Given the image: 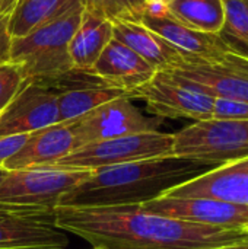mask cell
Masks as SVG:
<instances>
[{"label":"cell","mask_w":248,"mask_h":249,"mask_svg":"<svg viewBox=\"0 0 248 249\" xmlns=\"http://www.w3.org/2000/svg\"><path fill=\"white\" fill-rule=\"evenodd\" d=\"M75 150L70 123H57L29 134L22 149L3 165L6 171L41 168L57 162Z\"/></svg>","instance_id":"obj_15"},{"label":"cell","mask_w":248,"mask_h":249,"mask_svg":"<svg viewBox=\"0 0 248 249\" xmlns=\"http://www.w3.org/2000/svg\"><path fill=\"white\" fill-rule=\"evenodd\" d=\"M221 166L218 162L162 156L92 171L61 197L58 206L108 207L143 204L174 187Z\"/></svg>","instance_id":"obj_2"},{"label":"cell","mask_w":248,"mask_h":249,"mask_svg":"<svg viewBox=\"0 0 248 249\" xmlns=\"http://www.w3.org/2000/svg\"><path fill=\"white\" fill-rule=\"evenodd\" d=\"M121 96H130L129 92L111 86H91L58 93V123H69L88 114L89 111Z\"/></svg>","instance_id":"obj_21"},{"label":"cell","mask_w":248,"mask_h":249,"mask_svg":"<svg viewBox=\"0 0 248 249\" xmlns=\"http://www.w3.org/2000/svg\"><path fill=\"white\" fill-rule=\"evenodd\" d=\"M172 149L174 134L161 131L137 133L80 146L57 162L41 168L96 171L136 160L174 156Z\"/></svg>","instance_id":"obj_4"},{"label":"cell","mask_w":248,"mask_h":249,"mask_svg":"<svg viewBox=\"0 0 248 249\" xmlns=\"http://www.w3.org/2000/svg\"><path fill=\"white\" fill-rule=\"evenodd\" d=\"M140 206L153 214L225 229H243L248 220V206L225 203L215 198H175L161 196Z\"/></svg>","instance_id":"obj_12"},{"label":"cell","mask_w":248,"mask_h":249,"mask_svg":"<svg viewBox=\"0 0 248 249\" xmlns=\"http://www.w3.org/2000/svg\"><path fill=\"white\" fill-rule=\"evenodd\" d=\"M224 13L218 36L229 53L248 58V0H224Z\"/></svg>","instance_id":"obj_22"},{"label":"cell","mask_w":248,"mask_h":249,"mask_svg":"<svg viewBox=\"0 0 248 249\" xmlns=\"http://www.w3.org/2000/svg\"><path fill=\"white\" fill-rule=\"evenodd\" d=\"M243 229H244V231H246V232L248 233V220L246 222V225H244V228H243Z\"/></svg>","instance_id":"obj_32"},{"label":"cell","mask_w":248,"mask_h":249,"mask_svg":"<svg viewBox=\"0 0 248 249\" xmlns=\"http://www.w3.org/2000/svg\"><path fill=\"white\" fill-rule=\"evenodd\" d=\"M69 244L54 209L0 203V249H66Z\"/></svg>","instance_id":"obj_7"},{"label":"cell","mask_w":248,"mask_h":249,"mask_svg":"<svg viewBox=\"0 0 248 249\" xmlns=\"http://www.w3.org/2000/svg\"><path fill=\"white\" fill-rule=\"evenodd\" d=\"M212 249H248V241L237 242V244H231V245H224V247H218V248Z\"/></svg>","instance_id":"obj_29"},{"label":"cell","mask_w":248,"mask_h":249,"mask_svg":"<svg viewBox=\"0 0 248 249\" xmlns=\"http://www.w3.org/2000/svg\"><path fill=\"white\" fill-rule=\"evenodd\" d=\"M212 118L248 121V102L215 98L213 109H212Z\"/></svg>","instance_id":"obj_25"},{"label":"cell","mask_w":248,"mask_h":249,"mask_svg":"<svg viewBox=\"0 0 248 249\" xmlns=\"http://www.w3.org/2000/svg\"><path fill=\"white\" fill-rule=\"evenodd\" d=\"M143 15H148V16H152V18H165V16H170L168 13V4L162 0H152V1H148L146 6H145V13Z\"/></svg>","instance_id":"obj_28"},{"label":"cell","mask_w":248,"mask_h":249,"mask_svg":"<svg viewBox=\"0 0 248 249\" xmlns=\"http://www.w3.org/2000/svg\"><path fill=\"white\" fill-rule=\"evenodd\" d=\"M89 73L102 80L107 86L118 88L130 93L149 82L156 74V70L127 45L113 38Z\"/></svg>","instance_id":"obj_14"},{"label":"cell","mask_w":248,"mask_h":249,"mask_svg":"<svg viewBox=\"0 0 248 249\" xmlns=\"http://www.w3.org/2000/svg\"><path fill=\"white\" fill-rule=\"evenodd\" d=\"M25 79L20 67L16 63L0 64V111L7 107V104L15 98L23 85Z\"/></svg>","instance_id":"obj_24"},{"label":"cell","mask_w":248,"mask_h":249,"mask_svg":"<svg viewBox=\"0 0 248 249\" xmlns=\"http://www.w3.org/2000/svg\"><path fill=\"white\" fill-rule=\"evenodd\" d=\"M111 39L113 22L83 9L80 22L69 44V54L73 69L89 73Z\"/></svg>","instance_id":"obj_18"},{"label":"cell","mask_w":248,"mask_h":249,"mask_svg":"<svg viewBox=\"0 0 248 249\" xmlns=\"http://www.w3.org/2000/svg\"><path fill=\"white\" fill-rule=\"evenodd\" d=\"M56 225L99 249H212L248 241L244 229L183 222L140 204L54 209Z\"/></svg>","instance_id":"obj_1"},{"label":"cell","mask_w":248,"mask_h":249,"mask_svg":"<svg viewBox=\"0 0 248 249\" xmlns=\"http://www.w3.org/2000/svg\"><path fill=\"white\" fill-rule=\"evenodd\" d=\"M148 1H152V0H146V3H148Z\"/></svg>","instance_id":"obj_34"},{"label":"cell","mask_w":248,"mask_h":249,"mask_svg":"<svg viewBox=\"0 0 248 249\" xmlns=\"http://www.w3.org/2000/svg\"><path fill=\"white\" fill-rule=\"evenodd\" d=\"M69 123L75 136V149H77L101 140L159 131L162 118L145 115L130 96H121Z\"/></svg>","instance_id":"obj_9"},{"label":"cell","mask_w":248,"mask_h":249,"mask_svg":"<svg viewBox=\"0 0 248 249\" xmlns=\"http://www.w3.org/2000/svg\"><path fill=\"white\" fill-rule=\"evenodd\" d=\"M140 23L167 39L186 58H199L206 61L219 60L229 53L227 45L221 41L218 34H206L181 25L170 16L152 18L143 15Z\"/></svg>","instance_id":"obj_16"},{"label":"cell","mask_w":248,"mask_h":249,"mask_svg":"<svg viewBox=\"0 0 248 249\" xmlns=\"http://www.w3.org/2000/svg\"><path fill=\"white\" fill-rule=\"evenodd\" d=\"M130 98L146 102L148 111L159 118H189L203 121L212 118L215 98L172 80L167 73L156 74L130 92Z\"/></svg>","instance_id":"obj_10"},{"label":"cell","mask_w":248,"mask_h":249,"mask_svg":"<svg viewBox=\"0 0 248 249\" xmlns=\"http://www.w3.org/2000/svg\"><path fill=\"white\" fill-rule=\"evenodd\" d=\"M13 9H0V64L10 61L12 35L9 31L10 13Z\"/></svg>","instance_id":"obj_26"},{"label":"cell","mask_w":248,"mask_h":249,"mask_svg":"<svg viewBox=\"0 0 248 249\" xmlns=\"http://www.w3.org/2000/svg\"><path fill=\"white\" fill-rule=\"evenodd\" d=\"M162 1H165V3L168 4V3H171V1H174V0H162Z\"/></svg>","instance_id":"obj_33"},{"label":"cell","mask_w":248,"mask_h":249,"mask_svg":"<svg viewBox=\"0 0 248 249\" xmlns=\"http://www.w3.org/2000/svg\"><path fill=\"white\" fill-rule=\"evenodd\" d=\"M57 93L25 80L15 98L0 111V137L29 134L58 123Z\"/></svg>","instance_id":"obj_11"},{"label":"cell","mask_w":248,"mask_h":249,"mask_svg":"<svg viewBox=\"0 0 248 249\" xmlns=\"http://www.w3.org/2000/svg\"><path fill=\"white\" fill-rule=\"evenodd\" d=\"M85 10L113 23L140 22L146 0H83Z\"/></svg>","instance_id":"obj_23"},{"label":"cell","mask_w":248,"mask_h":249,"mask_svg":"<svg viewBox=\"0 0 248 249\" xmlns=\"http://www.w3.org/2000/svg\"><path fill=\"white\" fill-rule=\"evenodd\" d=\"M29 134H13L0 137V168H3L4 162L22 149V146L29 139Z\"/></svg>","instance_id":"obj_27"},{"label":"cell","mask_w":248,"mask_h":249,"mask_svg":"<svg viewBox=\"0 0 248 249\" xmlns=\"http://www.w3.org/2000/svg\"><path fill=\"white\" fill-rule=\"evenodd\" d=\"M79 4H83V0H18L10 13V35L12 38L25 36Z\"/></svg>","instance_id":"obj_19"},{"label":"cell","mask_w":248,"mask_h":249,"mask_svg":"<svg viewBox=\"0 0 248 249\" xmlns=\"http://www.w3.org/2000/svg\"><path fill=\"white\" fill-rule=\"evenodd\" d=\"M164 196L175 198H215L248 206V158L224 163L174 187Z\"/></svg>","instance_id":"obj_13"},{"label":"cell","mask_w":248,"mask_h":249,"mask_svg":"<svg viewBox=\"0 0 248 249\" xmlns=\"http://www.w3.org/2000/svg\"><path fill=\"white\" fill-rule=\"evenodd\" d=\"M113 38L133 50L156 71L175 69L186 60L184 54L140 22L113 23Z\"/></svg>","instance_id":"obj_17"},{"label":"cell","mask_w":248,"mask_h":249,"mask_svg":"<svg viewBox=\"0 0 248 249\" xmlns=\"http://www.w3.org/2000/svg\"><path fill=\"white\" fill-rule=\"evenodd\" d=\"M7 172H9V171H6L4 168H0V184H1V181L4 179V177L7 175Z\"/></svg>","instance_id":"obj_31"},{"label":"cell","mask_w":248,"mask_h":249,"mask_svg":"<svg viewBox=\"0 0 248 249\" xmlns=\"http://www.w3.org/2000/svg\"><path fill=\"white\" fill-rule=\"evenodd\" d=\"M170 18L191 29L218 34L224 25V0H174L168 3Z\"/></svg>","instance_id":"obj_20"},{"label":"cell","mask_w":248,"mask_h":249,"mask_svg":"<svg viewBox=\"0 0 248 249\" xmlns=\"http://www.w3.org/2000/svg\"><path fill=\"white\" fill-rule=\"evenodd\" d=\"M18 0H0V9H13Z\"/></svg>","instance_id":"obj_30"},{"label":"cell","mask_w":248,"mask_h":249,"mask_svg":"<svg viewBox=\"0 0 248 249\" xmlns=\"http://www.w3.org/2000/svg\"><path fill=\"white\" fill-rule=\"evenodd\" d=\"M91 174L92 171L54 168L9 171L0 184V203L56 209L61 197Z\"/></svg>","instance_id":"obj_8"},{"label":"cell","mask_w":248,"mask_h":249,"mask_svg":"<svg viewBox=\"0 0 248 249\" xmlns=\"http://www.w3.org/2000/svg\"><path fill=\"white\" fill-rule=\"evenodd\" d=\"M172 155L221 165L248 158V121L209 118L174 134Z\"/></svg>","instance_id":"obj_5"},{"label":"cell","mask_w":248,"mask_h":249,"mask_svg":"<svg viewBox=\"0 0 248 249\" xmlns=\"http://www.w3.org/2000/svg\"><path fill=\"white\" fill-rule=\"evenodd\" d=\"M177 83L212 98L248 102V58L228 53L219 60L186 58L164 71Z\"/></svg>","instance_id":"obj_6"},{"label":"cell","mask_w":248,"mask_h":249,"mask_svg":"<svg viewBox=\"0 0 248 249\" xmlns=\"http://www.w3.org/2000/svg\"><path fill=\"white\" fill-rule=\"evenodd\" d=\"M83 9L85 6L79 4L28 35L12 39L10 61L20 67L25 80H47L75 70L69 44Z\"/></svg>","instance_id":"obj_3"},{"label":"cell","mask_w":248,"mask_h":249,"mask_svg":"<svg viewBox=\"0 0 248 249\" xmlns=\"http://www.w3.org/2000/svg\"><path fill=\"white\" fill-rule=\"evenodd\" d=\"M94 249H99V248H94Z\"/></svg>","instance_id":"obj_35"}]
</instances>
